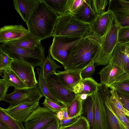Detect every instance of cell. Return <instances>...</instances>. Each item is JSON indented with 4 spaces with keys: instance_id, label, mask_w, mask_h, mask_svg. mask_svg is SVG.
<instances>
[{
    "instance_id": "obj_1",
    "label": "cell",
    "mask_w": 129,
    "mask_h": 129,
    "mask_svg": "<svg viewBox=\"0 0 129 129\" xmlns=\"http://www.w3.org/2000/svg\"><path fill=\"white\" fill-rule=\"evenodd\" d=\"M102 39L91 32L82 37L72 49L64 67V70H82L94 61L99 53Z\"/></svg>"
},
{
    "instance_id": "obj_2",
    "label": "cell",
    "mask_w": 129,
    "mask_h": 129,
    "mask_svg": "<svg viewBox=\"0 0 129 129\" xmlns=\"http://www.w3.org/2000/svg\"><path fill=\"white\" fill-rule=\"evenodd\" d=\"M59 15L40 0L27 24L29 32L41 41L52 36Z\"/></svg>"
},
{
    "instance_id": "obj_3",
    "label": "cell",
    "mask_w": 129,
    "mask_h": 129,
    "mask_svg": "<svg viewBox=\"0 0 129 129\" xmlns=\"http://www.w3.org/2000/svg\"><path fill=\"white\" fill-rule=\"evenodd\" d=\"M91 32L90 24L80 20L68 12L59 16L52 36L82 37Z\"/></svg>"
},
{
    "instance_id": "obj_4",
    "label": "cell",
    "mask_w": 129,
    "mask_h": 129,
    "mask_svg": "<svg viewBox=\"0 0 129 129\" xmlns=\"http://www.w3.org/2000/svg\"><path fill=\"white\" fill-rule=\"evenodd\" d=\"M0 47L13 59L25 61L34 67H41L45 58V48L41 44L34 49H22L4 43Z\"/></svg>"
},
{
    "instance_id": "obj_5",
    "label": "cell",
    "mask_w": 129,
    "mask_h": 129,
    "mask_svg": "<svg viewBox=\"0 0 129 129\" xmlns=\"http://www.w3.org/2000/svg\"><path fill=\"white\" fill-rule=\"evenodd\" d=\"M119 28L115 17L107 32L102 38L101 47L94 61L95 67L106 66L110 63L113 50L118 43V31Z\"/></svg>"
},
{
    "instance_id": "obj_6",
    "label": "cell",
    "mask_w": 129,
    "mask_h": 129,
    "mask_svg": "<svg viewBox=\"0 0 129 129\" xmlns=\"http://www.w3.org/2000/svg\"><path fill=\"white\" fill-rule=\"evenodd\" d=\"M82 37H53L49 51L52 59L64 66L72 48Z\"/></svg>"
},
{
    "instance_id": "obj_7",
    "label": "cell",
    "mask_w": 129,
    "mask_h": 129,
    "mask_svg": "<svg viewBox=\"0 0 129 129\" xmlns=\"http://www.w3.org/2000/svg\"><path fill=\"white\" fill-rule=\"evenodd\" d=\"M56 73H51L47 76L46 79L47 86L53 96L66 107L75 99L76 95L73 91L61 82Z\"/></svg>"
},
{
    "instance_id": "obj_8",
    "label": "cell",
    "mask_w": 129,
    "mask_h": 129,
    "mask_svg": "<svg viewBox=\"0 0 129 129\" xmlns=\"http://www.w3.org/2000/svg\"><path fill=\"white\" fill-rule=\"evenodd\" d=\"M43 96L37 85L29 88H14L12 92L7 94L1 101L8 102L9 105L8 108H10L25 102H39Z\"/></svg>"
},
{
    "instance_id": "obj_9",
    "label": "cell",
    "mask_w": 129,
    "mask_h": 129,
    "mask_svg": "<svg viewBox=\"0 0 129 129\" xmlns=\"http://www.w3.org/2000/svg\"><path fill=\"white\" fill-rule=\"evenodd\" d=\"M56 118V113L39 106L23 122L25 129H41Z\"/></svg>"
},
{
    "instance_id": "obj_10",
    "label": "cell",
    "mask_w": 129,
    "mask_h": 129,
    "mask_svg": "<svg viewBox=\"0 0 129 129\" xmlns=\"http://www.w3.org/2000/svg\"><path fill=\"white\" fill-rule=\"evenodd\" d=\"M25 84L26 87H33L38 84L34 67L23 61L13 59L10 67Z\"/></svg>"
},
{
    "instance_id": "obj_11",
    "label": "cell",
    "mask_w": 129,
    "mask_h": 129,
    "mask_svg": "<svg viewBox=\"0 0 129 129\" xmlns=\"http://www.w3.org/2000/svg\"><path fill=\"white\" fill-rule=\"evenodd\" d=\"M98 74L100 83L110 88L114 84L129 79V75L122 69L109 63L101 69Z\"/></svg>"
},
{
    "instance_id": "obj_12",
    "label": "cell",
    "mask_w": 129,
    "mask_h": 129,
    "mask_svg": "<svg viewBox=\"0 0 129 129\" xmlns=\"http://www.w3.org/2000/svg\"><path fill=\"white\" fill-rule=\"evenodd\" d=\"M108 10L113 13L120 27L129 26V0H110Z\"/></svg>"
},
{
    "instance_id": "obj_13",
    "label": "cell",
    "mask_w": 129,
    "mask_h": 129,
    "mask_svg": "<svg viewBox=\"0 0 129 129\" xmlns=\"http://www.w3.org/2000/svg\"><path fill=\"white\" fill-rule=\"evenodd\" d=\"M39 102H27L22 103L4 110L16 120L23 122L39 107Z\"/></svg>"
},
{
    "instance_id": "obj_14",
    "label": "cell",
    "mask_w": 129,
    "mask_h": 129,
    "mask_svg": "<svg viewBox=\"0 0 129 129\" xmlns=\"http://www.w3.org/2000/svg\"><path fill=\"white\" fill-rule=\"evenodd\" d=\"M114 18L113 13L108 10L98 15L90 24L91 32L97 37L102 38L107 32Z\"/></svg>"
},
{
    "instance_id": "obj_15",
    "label": "cell",
    "mask_w": 129,
    "mask_h": 129,
    "mask_svg": "<svg viewBox=\"0 0 129 129\" xmlns=\"http://www.w3.org/2000/svg\"><path fill=\"white\" fill-rule=\"evenodd\" d=\"M94 103L95 120L98 129H108V119L104 102L98 90L90 95Z\"/></svg>"
},
{
    "instance_id": "obj_16",
    "label": "cell",
    "mask_w": 129,
    "mask_h": 129,
    "mask_svg": "<svg viewBox=\"0 0 129 129\" xmlns=\"http://www.w3.org/2000/svg\"><path fill=\"white\" fill-rule=\"evenodd\" d=\"M110 63L119 67L129 75V51L124 44L117 43Z\"/></svg>"
},
{
    "instance_id": "obj_17",
    "label": "cell",
    "mask_w": 129,
    "mask_h": 129,
    "mask_svg": "<svg viewBox=\"0 0 129 129\" xmlns=\"http://www.w3.org/2000/svg\"><path fill=\"white\" fill-rule=\"evenodd\" d=\"M29 32L22 25H7L0 28V43H1L19 39Z\"/></svg>"
},
{
    "instance_id": "obj_18",
    "label": "cell",
    "mask_w": 129,
    "mask_h": 129,
    "mask_svg": "<svg viewBox=\"0 0 129 129\" xmlns=\"http://www.w3.org/2000/svg\"><path fill=\"white\" fill-rule=\"evenodd\" d=\"M40 0H13L15 9L26 25L36 6Z\"/></svg>"
},
{
    "instance_id": "obj_19",
    "label": "cell",
    "mask_w": 129,
    "mask_h": 129,
    "mask_svg": "<svg viewBox=\"0 0 129 129\" xmlns=\"http://www.w3.org/2000/svg\"><path fill=\"white\" fill-rule=\"evenodd\" d=\"M82 70L58 71L56 73L61 82L66 87L73 91L74 87L82 78L81 76Z\"/></svg>"
},
{
    "instance_id": "obj_20",
    "label": "cell",
    "mask_w": 129,
    "mask_h": 129,
    "mask_svg": "<svg viewBox=\"0 0 129 129\" xmlns=\"http://www.w3.org/2000/svg\"><path fill=\"white\" fill-rule=\"evenodd\" d=\"M74 15L80 20L90 25L98 16L92 8L91 0H83L78 11Z\"/></svg>"
},
{
    "instance_id": "obj_21",
    "label": "cell",
    "mask_w": 129,
    "mask_h": 129,
    "mask_svg": "<svg viewBox=\"0 0 129 129\" xmlns=\"http://www.w3.org/2000/svg\"><path fill=\"white\" fill-rule=\"evenodd\" d=\"M41 41L29 32L19 39L3 43L22 49H34L41 44Z\"/></svg>"
},
{
    "instance_id": "obj_22",
    "label": "cell",
    "mask_w": 129,
    "mask_h": 129,
    "mask_svg": "<svg viewBox=\"0 0 129 129\" xmlns=\"http://www.w3.org/2000/svg\"><path fill=\"white\" fill-rule=\"evenodd\" d=\"M101 85L95 81L92 77L83 79L74 88L73 91L76 94L85 93L91 95L97 91Z\"/></svg>"
},
{
    "instance_id": "obj_23",
    "label": "cell",
    "mask_w": 129,
    "mask_h": 129,
    "mask_svg": "<svg viewBox=\"0 0 129 129\" xmlns=\"http://www.w3.org/2000/svg\"><path fill=\"white\" fill-rule=\"evenodd\" d=\"M0 73H3V79L11 86L17 89L26 88L24 84L10 67L4 69Z\"/></svg>"
},
{
    "instance_id": "obj_24",
    "label": "cell",
    "mask_w": 129,
    "mask_h": 129,
    "mask_svg": "<svg viewBox=\"0 0 129 129\" xmlns=\"http://www.w3.org/2000/svg\"><path fill=\"white\" fill-rule=\"evenodd\" d=\"M83 112H84L85 117L90 126V129H98L96 124L93 102L90 95L82 101Z\"/></svg>"
},
{
    "instance_id": "obj_25",
    "label": "cell",
    "mask_w": 129,
    "mask_h": 129,
    "mask_svg": "<svg viewBox=\"0 0 129 129\" xmlns=\"http://www.w3.org/2000/svg\"><path fill=\"white\" fill-rule=\"evenodd\" d=\"M62 66L57 64L53 59L48 51V54L44 60L41 66L42 71V75L45 79L47 76L52 73H56L57 70L61 68Z\"/></svg>"
},
{
    "instance_id": "obj_26",
    "label": "cell",
    "mask_w": 129,
    "mask_h": 129,
    "mask_svg": "<svg viewBox=\"0 0 129 129\" xmlns=\"http://www.w3.org/2000/svg\"><path fill=\"white\" fill-rule=\"evenodd\" d=\"M36 70V72L38 75V82L37 85L42 95L45 97L48 98L60 105H62L53 97L50 93L48 88L46 79L43 76L42 71L41 68L37 67Z\"/></svg>"
},
{
    "instance_id": "obj_27",
    "label": "cell",
    "mask_w": 129,
    "mask_h": 129,
    "mask_svg": "<svg viewBox=\"0 0 129 129\" xmlns=\"http://www.w3.org/2000/svg\"><path fill=\"white\" fill-rule=\"evenodd\" d=\"M46 4L59 16L68 12L69 0H43Z\"/></svg>"
},
{
    "instance_id": "obj_28",
    "label": "cell",
    "mask_w": 129,
    "mask_h": 129,
    "mask_svg": "<svg viewBox=\"0 0 129 129\" xmlns=\"http://www.w3.org/2000/svg\"><path fill=\"white\" fill-rule=\"evenodd\" d=\"M0 120L6 123L11 129H25L22 122L14 118L4 108L0 107Z\"/></svg>"
},
{
    "instance_id": "obj_29",
    "label": "cell",
    "mask_w": 129,
    "mask_h": 129,
    "mask_svg": "<svg viewBox=\"0 0 129 129\" xmlns=\"http://www.w3.org/2000/svg\"><path fill=\"white\" fill-rule=\"evenodd\" d=\"M66 107L70 118L78 117L83 113L82 101L77 96Z\"/></svg>"
},
{
    "instance_id": "obj_30",
    "label": "cell",
    "mask_w": 129,
    "mask_h": 129,
    "mask_svg": "<svg viewBox=\"0 0 129 129\" xmlns=\"http://www.w3.org/2000/svg\"><path fill=\"white\" fill-rule=\"evenodd\" d=\"M106 108L108 120L111 129H127L126 126L117 117L108 109L106 107Z\"/></svg>"
},
{
    "instance_id": "obj_31",
    "label": "cell",
    "mask_w": 129,
    "mask_h": 129,
    "mask_svg": "<svg viewBox=\"0 0 129 129\" xmlns=\"http://www.w3.org/2000/svg\"><path fill=\"white\" fill-rule=\"evenodd\" d=\"M58 129H90V126L87 118L81 115L77 120L72 124Z\"/></svg>"
},
{
    "instance_id": "obj_32",
    "label": "cell",
    "mask_w": 129,
    "mask_h": 129,
    "mask_svg": "<svg viewBox=\"0 0 129 129\" xmlns=\"http://www.w3.org/2000/svg\"><path fill=\"white\" fill-rule=\"evenodd\" d=\"M92 8L97 15L104 13L106 7L108 3L107 0H91Z\"/></svg>"
},
{
    "instance_id": "obj_33",
    "label": "cell",
    "mask_w": 129,
    "mask_h": 129,
    "mask_svg": "<svg viewBox=\"0 0 129 129\" xmlns=\"http://www.w3.org/2000/svg\"><path fill=\"white\" fill-rule=\"evenodd\" d=\"M13 59L0 47V72L4 69L10 67Z\"/></svg>"
},
{
    "instance_id": "obj_34",
    "label": "cell",
    "mask_w": 129,
    "mask_h": 129,
    "mask_svg": "<svg viewBox=\"0 0 129 129\" xmlns=\"http://www.w3.org/2000/svg\"><path fill=\"white\" fill-rule=\"evenodd\" d=\"M117 42L121 44L129 43V26L119 27L118 33Z\"/></svg>"
},
{
    "instance_id": "obj_35",
    "label": "cell",
    "mask_w": 129,
    "mask_h": 129,
    "mask_svg": "<svg viewBox=\"0 0 129 129\" xmlns=\"http://www.w3.org/2000/svg\"><path fill=\"white\" fill-rule=\"evenodd\" d=\"M42 104L44 106L56 113L66 107L62 105H60L46 97H45L44 101Z\"/></svg>"
},
{
    "instance_id": "obj_36",
    "label": "cell",
    "mask_w": 129,
    "mask_h": 129,
    "mask_svg": "<svg viewBox=\"0 0 129 129\" xmlns=\"http://www.w3.org/2000/svg\"><path fill=\"white\" fill-rule=\"evenodd\" d=\"M111 89L129 94V79L116 83L110 87Z\"/></svg>"
},
{
    "instance_id": "obj_37",
    "label": "cell",
    "mask_w": 129,
    "mask_h": 129,
    "mask_svg": "<svg viewBox=\"0 0 129 129\" xmlns=\"http://www.w3.org/2000/svg\"><path fill=\"white\" fill-rule=\"evenodd\" d=\"M83 1V0H69L68 12L74 15L76 14Z\"/></svg>"
},
{
    "instance_id": "obj_38",
    "label": "cell",
    "mask_w": 129,
    "mask_h": 129,
    "mask_svg": "<svg viewBox=\"0 0 129 129\" xmlns=\"http://www.w3.org/2000/svg\"><path fill=\"white\" fill-rule=\"evenodd\" d=\"M94 61L82 70L81 76L82 78L84 79L92 77V75L95 73V66L94 65Z\"/></svg>"
},
{
    "instance_id": "obj_39",
    "label": "cell",
    "mask_w": 129,
    "mask_h": 129,
    "mask_svg": "<svg viewBox=\"0 0 129 129\" xmlns=\"http://www.w3.org/2000/svg\"><path fill=\"white\" fill-rule=\"evenodd\" d=\"M116 91L123 107L127 110L129 109V94L119 91Z\"/></svg>"
},
{
    "instance_id": "obj_40",
    "label": "cell",
    "mask_w": 129,
    "mask_h": 129,
    "mask_svg": "<svg viewBox=\"0 0 129 129\" xmlns=\"http://www.w3.org/2000/svg\"><path fill=\"white\" fill-rule=\"evenodd\" d=\"M11 86L3 79H0V101L7 94L8 88Z\"/></svg>"
},
{
    "instance_id": "obj_41",
    "label": "cell",
    "mask_w": 129,
    "mask_h": 129,
    "mask_svg": "<svg viewBox=\"0 0 129 129\" xmlns=\"http://www.w3.org/2000/svg\"><path fill=\"white\" fill-rule=\"evenodd\" d=\"M78 117L70 118L59 120V128L67 126L72 124L77 120Z\"/></svg>"
},
{
    "instance_id": "obj_42",
    "label": "cell",
    "mask_w": 129,
    "mask_h": 129,
    "mask_svg": "<svg viewBox=\"0 0 129 129\" xmlns=\"http://www.w3.org/2000/svg\"><path fill=\"white\" fill-rule=\"evenodd\" d=\"M59 120L56 118L53 121L41 129H58Z\"/></svg>"
},
{
    "instance_id": "obj_43",
    "label": "cell",
    "mask_w": 129,
    "mask_h": 129,
    "mask_svg": "<svg viewBox=\"0 0 129 129\" xmlns=\"http://www.w3.org/2000/svg\"><path fill=\"white\" fill-rule=\"evenodd\" d=\"M76 95V96L78 97L82 101L86 99L88 96L91 95L89 94L85 93Z\"/></svg>"
},
{
    "instance_id": "obj_44",
    "label": "cell",
    "mask_w": 129,
    "mask_h": 129,
    "mask_svg": "<svg viewBox=\"0 0 129 129\" xmlns=\"http://www.w3.org/2000/svg\"><path fill=\"white\" fill-rule=\"evenodd\" d=\"M0 129H11L6 123L0 120Z\"/></svg>"
},
{
    "instance_id": "obj_45",
    "label": "cell",
    "mask_w": 129,
    "mask_h": 129,
    "mask_svg": "<svg viewBox=\"0 0 129 129\" xmlns=\"http://www.w3.org/2000/svg\"><path fill=\"white\" fill-rule=\"evenodd\" d=\"M62 110L56 113V118L59 121L63 119Z\"/></svg>"
},
{
    "instance_id": "obj_46",
    "label": "cell",
    "mask_w": 129,
    "mask_h": 129,
    "mask_svg": "<svg viewBox=\"0 0 129 129\" xmlns=\"http://www.w3.org/2000/svg\"><path fill=\"white\" fill-rule=\"evenodd\" d=\"M63 119H66L70 118L69 117L67 107L62 110Z\"/></svg>"
},
{
    "instance_id": "obj_47",
    "label": "cell",
    "mask_w": 129,
    "mask_h": 129,
    "mask_svg": "<svg viewBox=\"0 0 129 129\" xmlns=\"http://www.w3.org/2000/svg\"><path fill=\"white\" fill-rule=\"evenodd\" d=\"M125 115L129 117V111L126 109V112L124 113Z\"/></svg>"
},
{
    "instance_id": "obj_48",
    "label": "cell",
    "mask_w": 129,
    "mask_h": 129,
    "mask_svg": "<svg viewBox=\"0 0 129 129\" xmlns=\"http://www.w3.org/2000/svg\"><path fill=\"white\" fill-rule=\"evenodd\" d=\"M124 44L125 45L129 51V43Z\"/></svg>"
},
{
    "instance_id": "obj_49",
    "label": "cell",
    "mask_w": 129,
    "mask_h": 129,
    "mask_svg": "<svg viewBox=\"0 0 129 129\" xmlns=\"http://www.w3.org/2000/svg\"><path fill=\"white\" fill-rule=\"evenodd\" d=\"M126 126L127 129H129V126Z\"/></svg>"
}]
</instances>
